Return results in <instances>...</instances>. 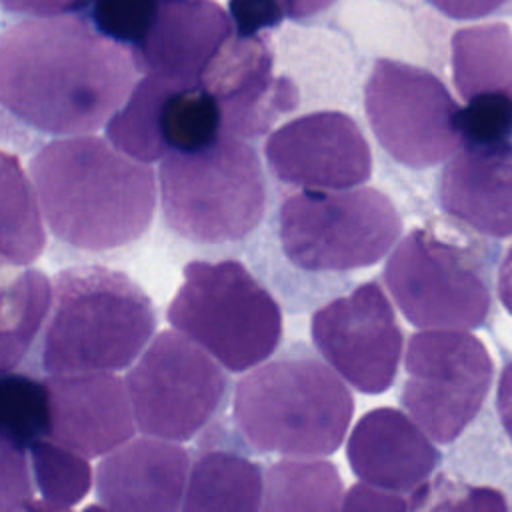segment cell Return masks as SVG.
I'll return each instance as SVG.
<instances>
[{"mask_svg": "<svg viewBox=\"0 0 512 512\" xmlns=\"http://www.w3.org/2000/svg\"><path fill=\"white\" fill-rule=\"evenodd\" d=\"M136 74L130 48L80 14L24 18L0 30V110L44 136L102 128Z\"/></svg>", "mask_w": 512, "mask_h": 512, "instance_id": "1", "label": "cell"}, {"mask_svg": "<svg viewBox=\"0 0 512 512\" xmlns=\"http://www.w3.org/2000/svg\"><path fill=\"white\" fill-rule=\"evenodd\" d=\"M48 230L82 252H110L136 242L156 210V176L106 138L64 136L28 164Z\"/></svg>", "mask_w": 512, "mask_h": 512, "instance_id": "2", "label": "cell"}, {"mask_svg": "<svg viewBox=\"0 0 512 512\" xmlns=\"http://www.w3.org/2000/svg\"><path fill=\"white\" fill-rule=\"evenodd\" d=\"M156 330L142 286L108 266H72L52 278L40 362L48 374L118 372L134 364Z\"/></svg>", "mask_w": 512, "mask_h": 512, "instance_id": "3", "label": "cell"}, {"mask_svg": "<svg viewBox=\"0 0 512 512\" xmlns=\"http://www.w3.org/2000/svg\"><path fill=\"white\" fill-rule=\"evenodd\" d=\"M232 410L254 450L308 458L340 448L354 398L328 364L300 348L240 378Z\"/></svg>", "mask_w": 512, "mask_h": 512, "instance_id": "4", "label": "cell"}, {"mask_svg": "<svg viewBox=\"0 0 512 512\" xmlns=\"http://www.w3.org/2000/svg\"><path fill=\"white\" fill-rule=\"evenodd\" d=\"M168 228L196 244L244 240L266 208V180L256 150L220 134L204 148L168 152L158 168Z\"/></svg>", "mask_w": 512, "mask_h": 512, "instance_id": "5", "label": "cell"}, {"mask_svg": "<svg viewBox=\"0 0 512 512\" xmlns=\"http://www.w3.org/2000/svg\"><path fill=\"white\" fill-rule=\"evenodd\" d=\"M166 316L230 372L262 364L282 340L278 302L238 260L188 262Z\"/></svg>", "mask_w": 512, "mask_h": 512, "instance_id": "6", "label": "cell"}, {"mask_svg": "<svg viewBox=\"0 0 512 512\" xmlns=\"http://www.w3.org/2000/svg\"><path fill=\"white\" fill-rule=\"evenodd\" d=\"M402 234V218L376 188L304 190L278 210L284 256L308 272H348L382 260Z\"/></svg>", "mask_w": 512, "mask_h": 512, "instance_id": "7", "label": "cell"}, {"mask_svg": "<svg viewBox=\"0 0 512 512\" xmlns=\"http://www.w3.org/2000/svg\"><path fill=\"white\" fill-rule=\"evenodd\" d=\"M382 276L404 318L418 328L474 330L492 308L490 282L474 252L428 228H414L398 242Z\"/></svg>", "mask_w": 512, "mask_h": 512, "instance_id": "8", "label": "cell"}, {"mask_svg": "<svg viewBox=\"0 0 512 512\" xmlns=\"http://www.w3.org/2000/svg\"><path fill=\"white\" fill-rule=\"evenodd\" d=\"M400 404L438 444L454 442L478 416L494 378V362L468 330L422 328L408 340Z\"/></svg>", "mask_w": 512, "mask_h": 512, "instance_id": "9", "label": "cell"}, {"mask_svg": "<svg viewBox=\"0 0 512 512\" xmlns=\"http://www.w3.org/2000/svg\"><path fill=\"white\" fill-rule=\"evenodd\" d=\"M126 388L142 434L184 442L218 412L228 378L218 362L188 336L162 330L134 360Z\"/></svg>", "mask_w": 512, "mask_h": 512, "instance_id": "10", "label": "cell"}, {"mask_svg": "<svg viewBox=\"0 0 512 512\" xmlns=\"http://www.w3.org/2000/svg\"><path fill=\"white\" fill-rule=\"evenodd\" d=\"M364 108L378 144L402 166L430 168L462 146L456 128L460 106L424 68L376 60L364 88Z\"/></svg>", "mask_w": 512, "mask_h": 512, "instance_id": "11", "label": "cell"}, {"mask_svg": "<svg viewBox=\"0 0 512 512\" xmlns=\"http://www.w3.org/2000/svg\"><path fill=\"white\" fill-rule=\"evenodd\" d=\"M310 334L322 358L356 390L382 394L394 384L404 336L376 282H364L316 310Z\"/></svg>", "mask_w": 512, "mask_h": 512, "instance_id": "12", "label": "cell"}, {"mask_svg": "<svg viewBox=\"0 0 512 512\" xmlns=\"http://www.w3.org/2000/svg\"><path fill=\"white\" fill-rule=\"evenodd\" d=\"M272 174L304 190H346L372 176V150L344 112L304 114L272 132L264 144Z\"/></svg>", "mask_w": 512, "mask_h": 512, "instance_id": "13", "label": "cell"}, {"mask_svg": "<svg viewBox=\"0 0 512 512\" xmlns=\"http://www.w3.org/2000/svg\"><path fill=\"white\" fill-rule=\"evenodd\" d=\"M200 84L218 102L222 132L238 138L264 134L280 114L298 104L296 86L272 76V56L258 36L228 38Z\"/></svg>", "mask_w": 512, "mask_h": 512, "instance_id": "14", "label": "cell"}, {"mask_svg": "<svg viewBox=\"0 0 512 512\" xmlns=\"http://www.w3.org/2000/svg\"><path fill=\"white\" fill-rule=\"evenodd\" d=\"M48 438L82 454L104 456L134 436L136 422L126 380L114 372H66L46 378Z\"/></svg>", "mask_w": 512, "mask_h": 512, "instance_id": "15", "label": "cell"}, {"mask_svg": "<svg viewBox=\"0 0 512 512\" xmlns=\"http://www.w3.org/2000/svg\"><path fill=\"white\" fill-rule=\"evenodd\" d=\"M190 472L186 448L144 434L104 454L96 468L100 508L116 512H174Z\"/></svg>", "mask_w": 512, "mask_h": 512, "instance_id": "16", "label": "cell"}, {"mask_svg": "<svg viewBox=\"0 0 512 512\" xmlns=\"http://www.w3.org/2000/svg\"><path fill=\"white\" fill-rule=\"evenodd\" d=\"M232 30L230 16L214 0H160L146 36L130 52L142 74L198 84Z\"/></svg>", "mask_w": 512, "mask_h": 512, "instance_id": "17", "label": "cell"}, {"mask_svg": "<svg viewBox=\"0 0 512 512\" xmlns=\"http://www.w3.org/2000/svg\"><path fill=\"white\" fill-rule=\"evenodd\" d=\"M346 456L366 484L396 494H418L440 462L426 432L396 408L366 412L350 432Z\"/></svg>", "mask_w": 512, "mask_h": 512, "instance_id": "18", "label": "cell"}, {"mask_svg": "<svg viewBox=\"0 0 512 512\" xmlns=\"http://www.w3.org/2000/svg\"><path fill=\"white\" fill-rule=\"evenodd\" d=\"M438 200L446 214L488 238L512 236V142L460 146L444 164Z\"/></svg>", "mask_w": 512, "mask_h": 512, "instance_id": "19", "label": "cell"}, {"mask_svg": "<svg viewBox=\"0 0 512 512\" xmlns=\"http://www.w3.org/2000/svg\"><path fill=\"white\" fill-rule=\"evenodd\" d=\"M50 304L52 282L42 270L0 260V374L24 362Z\"/></svg>", "mask_w": 512, "mask_h": 512, "instance_id": "20", "label": "cell"}, {"mask_svg": "<svg viewBox=\"0 0 512 512\" xmlns=\"http://www.w3.org/2000/svg\"><path fill=\"white\" fill-rule=\"evenodd\" d=\"M262 470L248 458L210 450L190 466L182 498L186 512H254L262 508Z\"/></svg>", "mask_w": 512, "mask_h": 512, "instance_id": "21", "label": "cell"}, {"mask_svg": "<svg viewBox=\"0 0 512 512\" xmlns=\"http://www.w3.org/2000/svg\"><path fill=\"white\" fill-rule=\"evenodd\" d=\"M452 78L458 94H500L512 102V30L494 22L452 36Z\"/></svg>", "mask_w": 512, "mask_h": 512, "instance_id": "22", "label": "cell"}, {"mask_svg": "<svg viewBox=\"0 0 512 512\" xmlns=\"http://www.w3.org/2000/svg\"><path fill=\"white\" fill-rule=\"evenodd\" d=\"M46 246L44 216L18 156L0 150V260L30 266Z\"/></svg>", "mask_w": 512, "mask_h": 512, "instance_id": "23", "label": "cell"}, {"mask_svg": "<svg viewBox=\"0 0 512 512\" xmlns=\"http://www.w3.org/2000/svg\"><path fill=\"white\" fill-rule=\"evenodd\" d=\"M168 84V78L152 74L134 82L122 106L104 124L106 140L116 150L146 164L168 154L160 136V104Z\"/></svg>", "mask_w": 512, "mask_h": 512, "instance_id": "24", "label": "cell"}, {"mask_svg": "<svg viewBox=\"0 0 512 512\" xmlns=\"http://www.w3.org/2000/svg\"><path fill=\"white\" fill-rule=\"evenodd\" d=\"M264 510H338L342 482L326 460H280L264 480Z\"/></svg>", "mask_w": 512, "mask_h": 512, "instance_id": "25", "label": "cell"}, {"mask_svg": "<svg viewBox=\"0 0 512 512\" xmlns=\"http://www.w3.org/2000/svg\"><path fill=\"white\" fill-rule=\"evenodd\" d=\"M222 134L216 98L198 82L170 80L160 104V136L168 152H190L208 146Z\"/></svg>", "mask_w": 512, "mask_h": 512, "instance_id": "26", "label": "cell"}, {"mask_svg": "<svg viewBox=\"0 0 512 512\" xmlns=\"http://www.w3.org/2000/svg\"><path fill=\"white\" fill-rule=\"evenodd\" d=\"M28 456L32 480L40 492V502L32 508L70 510L90 492L92 468L82 454L42 438L28 448Z\"/></svg>", "mask_w": 512, "mask_h": 512, "instance_id": "27", "label": "cell"}, {"mask_svg": "<svg viewBox=\"0 0 512 512\" xmlns=\"http://www.w3.org/2000/svg\"><path fill=\"white\" fill-rule=\"evenodd\" d=\"M50 432V392L42 378L22 372L0 374V436L28 450Z\"/></svg>", "mask_w": 512, "mask_h": 512, "instance_id": "28", "label": "cell"}, {"mask_svg": "<svg viewBox=\"0 0 512 512\" xmlns=\"http://www.w3.org/2000/svg\"><path fill=\"white\" fill-rule=\"evenodd\" d=\"M456 128L462 146L512 142V102L500 94H476L458 108Z\"/></svg>", "mask_w": 512, "mask_h": 512, "instance_id": "29", "label": "cell"}, {"mask_svg": "<svg viewBox=\"0 0 512 512\" xmlns=\"http://www.w3.org/2000/svg\"><path fill=\"white\" fill-rule=\"evenodd\" d=\"M160 0H90L88 18L106 38L134 48L148 32Z\"/></svg>", "mask_w": 512, "mask_h": 512, "instance_id": "30", "label": "cell"}, {"mask_svg": "<svg viewBox=\"0 0 512 512\" xmlns=\"http://www.w3.org/2000/svg\"><path fill=\"white\" fill-rule=\"evenodd\" d=\"M32 502L34 486L26 450L0 436V512L30 510Z\"/></svg>", "mask_w": 512, "mask_h": 512, "instance_id": "31", "label": "cell"}, {"mask_svg": "<svg viewBox=\"0 0 512 512\" xmlns=\"http://www.w3.org/2000/svg\"><path fill=\"white\" fill-rule=\"evenodd\" d=\"M228 8L236 36H256L286 16L282 0H230Z\"/></svg>", "mask_w": 512, "mask_h": 512, "instance_id": "32", "label": "cell"}, {"mask_svg": "<svg viewBox=\"0 0 512 512\" xmlns=\"http://www.w3.org/2000/svg\"><path fill=\"white\" fill-rule=\"evenodd\" d=\"M412 504L396 492L382 490L372 484H356L346 492L340 508L346 510H408Z\"/></svg>", "mask_w": 512, "mask_h": 512, "instance_id": "33", "label": "cell"}, {"mask_svg": "<svg viewBox=\"0 0 512 512\" xmlns=\"http://www.w3.org/2000/svg\"><path fill=\"white\" fill-rule=\"evenodd\" d=\"M88 4L90 0H0V8L4 12L26 18L80 14L88 8Z\"/></svg>", "mask_w": 512, "mask_h": 512, "instance_id": "34", "label": "cell"}, {"mask_svg": "<svg viewBox=\"0 0 512 512\" xmlns=\"http://www.w3.org/2000/svg\"><path fill=\"white\" fill-rule=\"evenodd\" d=\"M506 0H430L442 14L458 20H474L494 12Z\"/></svg>", "mask_w": 512, "mask_h": 512, "instance_id": "35", "label": "cell"}, {"mask_svg": "<svg viewBox=\"0 0 512 512\" xmlns=\"http://www.w3.org/2000/svg\"><path fill=\"white\" fill-rule=\"evenodd\" d=\"M496 410L500 424L512 442V360L502 368L498 390H496Z\"/></svg>", "mask_w": 512, "mask_h": 512, "instance_id": "36", "label": "cell"}, {"mask_svg": "<svg viewBox=\"0 0 512 512\" xmlns=\"http://www.w3.org/2000/svg\"><path fill=\"white\" fill-rule=\"evenodd\" d=\"M498 298L504 308L512 314V246L508 248L500 268H498Z\"/></svg>", "mask_w": 512, "mask_h": 512, "instance_id": "37", "label": "cell"}, {"mask_svg": "<svg viewBox=\"0 0 512 512\" xmlns=\"http://www.w3.org/2000/svg\"><path fill=\"white\" fill-rule=\"evenodd\" d=\"M336 0H282L286 16L290 18H306L312 14H318L320 10L328 8Z\"/></svg>", "mask_w": 512, "mask_h": 512, "instance_id": "38", "label": "cell"}]
</instances>
